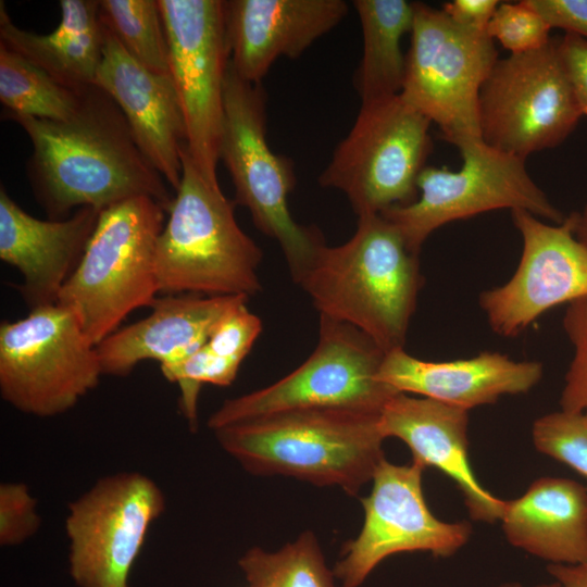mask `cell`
<instances>
[{"label":"cell","mask_w":587,"mask_h":587,"mask_svg":"<svg viewBox=\"0 0 587 587\" xmlns=\"http://www.w3.org/2000/svg\"><path fill=\"white\" fill-rule=\"evenodd\" d=\"M167 45L170 77L186 127V148L202 176L216 175L229 64L225 1L158 0Z\"/></svg>","instance_id":"cell-13"},{"label":"cell","mask_w":587,"mask_h":587,"mask_svg":"<svg viewBox=\"0 0 587 587\" xmlns=\"http://www.w3.org/2000/svg\"><path fill=\"white\" fill-rule=\"evenodd\" d=\"M158 484L139 472L99 478L68 504L70 572L79 587H129L151 524L165 510Z\"/></svg>","instance_id":"cell-14"},{"label":"cell","mask_w":587,"mask_h":587,"mask_svg":"<svg viewBox=\"0 0 587 587\" xmlns=\"http://www.w3.org/2000/svg\"><path fill=\"white\" fill-rule=\"evenodd\" d=\"M414 18L401 98L458 147L480 139L479 93L499 60L494 39L413 2Z\"/></svg>","instance_id":"cell-8"},{"label":"cell","mask_w":587,"mask_h":587,"mask_svg":"<svg viewBox=\"0 0 587 587\" xmlns=\"http://www.w3.org/2000/svg\"><path fill=\"white\" fill-rule=\"evenodd\" d=\"M165 209L152 198H132L101 211L95 232L58 302L97 346L135 310L159 297L155 248Z\"/></svg>","instance_id":"cell-5"},{"label":"cell","mask_w":587,"mask_h":587,"mask_svg":"<svg viewBox=\"0 0 587 587\" xmlns=\"http://www.w3.org/2000/svg\"><path fill=\"white\" fill-rule=\"evenodd\" d=\"M95 86L116 103L142 154L176 191L183 174L186 127L170 75L141 65L105 27Z\"/></svg>","instance_id":"cell-17"},{"label":"cell","mask_w":587,"mask_h":587,"mask_svg":"<svg viewBox=\"0 0 587 587\" xmlns=\"http://www.w3.org/2000/svg\"><path fill=\"white\" fill-rule=\"evenodd\" d=\"M499 4L498 0H453L445 3L441 10L459 25L487 30Z\"/></svg>","instance_id":"cell-36"},{"label":"cell","mask_w":587,"mask_h":587,"mask_svg":"<svg viewBox=\"0 0 587 587\" xmlns=\"http://www.w3.org/2000/svg\"><path fill=\"white\" fill-rule=\"evenodd\" d=\"M535 448L587 479V412L555 411L538 417L532 429Z\"/></svg>","instance_id":"cell-30"},{"label":"cell","mask_w":587,"mask_h":587,"mask_svg":"<svg viewBox=\"0 0 587 587\" xmlns=\"http://www.w3.org/2000/svg\"><path fill=\"white\" fill-rule=\"evenodd\" d=\"M542 377L537 361H514L495 351L470 359L425 361L404 348L386 352L378 378L399 392L415 394L466 411L501 396L526 394Z\"/></svg>","instance_id":"cell-22"},{"label":"cell","mask_w":587,"mask_h":587,"mask_svg":"<svg viewBox=\"0 0 587 587\" xmlns=\"http://www.w3.org/2000/svg\"><path fill=\"white\" fill-rule=\"evenodd\" d=\"M379 416L348 409H299L214 434L222 448L252 474L339 486L357 496L385 459Z\"/></svg>","instance_id":"cell-3"},{"label":"cell","mask_w":587,"mask_h":587,"mask_svg":"<svg viewBox=\"0 0 587 587\" xmlns=\"http://www.w3.org/2000/svg\"><path fill=\"white\" fill-rule=\"evenodd\" d=\"M101 210L85 207L64 220H39L0 188V260L22 275L18 291L35 309L58 302L78 266Z\"/></svg>","instance_id":"cell-18"},{"label":"cell","mask_w":587,"mask_h":587,"mask_svg":"<svg viewBox=\"0 0 587 587\" xmlns=\"http://www.w3.org/2000/svg\"><path fill=\"white\" fill-rule=\"evenodd\" d=\"M457 148L463 160L459 171L425 166L417 178V199L380 213L412 252L419 254L437 228L497 209L525 210L554 224L565 220L528 175L524 159L499 151L483 138Z\"/></svg>","instance_id":"cell-11"},{"label":"cell","mask_w":587,"mask_h":587,"mask_svg":"<svg viewBox=\"0 0 587 587\" xmlns=\"http://www.w3.org/2000/svg\"><path fill=\"white\" fill-rule=\"evenodd\" d=\"M363 37L355 73L361 104L400 95L405 76L402 37L411 33L413 2L405 0H354Z\"/></svg>","instance_id":"cell-25"},{"label":"cell","mask_w":587,"mask_h":587,"mask_svg":"<svg viewBox=\"0 0 587 587\" xmlns=\"http://www.w3.org/2000/svg\"><path fill=\"white\" fill-rule=\"evenodd\" d=\"M424 470L413 461L410 465L380 461L370 495L361 499L363 526L355 539L344 545L333 567L340 587H360L396 553L423 551L449 558L470 540L469 522H445L429 510L422 488Z\"/></svg>","instance_id":"cell-15"},{"label":"cell","mask_w":587,"mask_h":587,"mask_svg":"<svg viewBox=\"0 0 587 587\" xmlns=\"http://www.w3.org/2000/svg\"><path fill=\"white\" fill-rule=\"evenodd\" d=\"M80 97L82 91L66 88L0 43V101L5 108L4 115L65 121L78 110Z\"/></svg>","instance_id":"cell-27"},{"label":"cell","mask_w":587,"mask_h":587,"mask_svg":"<svg viewBox=\"0 0 587 587\" xmlns=\"http://www.w3.org/2000/svg\"><path fill=\"white\" fill-rule=\"evenodd\" d=\"M512 221L523 240L517 268L478 299L491 329L502 337L520 335L553 307L587 297V247L574 234V212L552 225L513 210Z\"/></svg>","instance_id":"cell-16"},{"label":"cell","mask_w":587,"mask_h":587,"mask_svg":"<svg viewBox=\"0 0 587 587\" xmlns=\"http://www.w3.org/2000/svg\"><path fill=\"white\" fill-rule=\"evenodd\" d=\"M37 502L27 485H0V545L17 546L33 537L40 527Z\"/></svg>","instance_id":"cell-33"},{"label":"cell","mask_w":587,"mask_h":587,"mask_svg":"<svg viewBox=\"0 0 587 587\" xmlns=\"http://www.w3.org/2000/svg\"><path fill=\"white\" fill-rule=\"evenodd\" d=\"M563 328L574 354L561 392V410L587 412V297L569 304Z\"/></svg>","instance_id":"cell-32"},{"label":"cell","mask_w":587,"mask_h":587,"mask_svg":"<svg viewBox=\"0 0 587 587\" xmlns=\"http://www.w3.org/2000/svg\"><path fill=\"white\" fill-rule=\"evenodd\" d=\"M33 143L28 177L49 220H64L85 207L104 210L149 197L168 212L174 196L138 148L116 103L91 86L82 91L76 113L65 121L4 115Z\"/></svg>","instance_id":"cell-1"},{"label":"cell","mask_w":587,"mask_h":587,"mask_svg":"<svg viewBox=\"0 0 587 587\" xmlns=\"http://www.w3.org/2000/svg\"><path fill=\"white\" fill-rule=\"evenodd\" d=\"M553 28L587 40V0H527Z\"/></svg>","instance_id":"cell-34"},{"label":"cell","mask_w":587,"mask_h":587,"mask_svg":"<svg viewBox=\"0 0 587 587\" xmlns=\"http://www.w3.org/2000/svg\"><path fill=\"white\" fill-rule=\"evenodd\" d=\"M248 300L245 296H159L149 315L96 346L103 375L126 376L141 361L155 360L166 376L205 344L227 313Z\"/></svg>","instance_id":"cell-19"},{"label":"cell","mask_w":587,"mask_h":587,"mask_svg":"<svg viewBox=\"0 0 587 587\" xmlns=\"http://www.w3.org/2000/svg\"><path fill=\"white\" fill-rule=\"evenodd\" d=\"M103 375L96 346L59 303L0 325V394L16 410L50 417L67 412Z\"/></svg>","instance_id":"cell-10"},{"label":"cell","mask_w":587,"mask_h":587,"mask_svg":"<svg viewBox=\"0 0 587 587\" xmlns=\"http://www.w3.org/2000/svg\"><path fill=\"white\" fill-rule=\"evenodd\" d=\"M262 332L259 316L242 302L227 313L208 340L164 376L180 389V410L191 430L198 427V397L203 384L229 386Z\"/></svg>","instance_id":"cell-26"},{"label":"cell","mask_w":587,"mask_h":587,"mask_svg":"<svg viewBox=\"0 0 587 587\" xmlns=\"http://www.w3.org/2000/svg\"><path fill=\"white\" fill-rule=\"evenodd\" d=\"M507 540L554 564L587 562V488L563 477H540L501 515Z\"/></svg>","instance_id":"cell-23"},{"label":"cell","mask_w":587,"mask_h":587,"mask_svg":"<svg viewBox=\"0 0 587 587\" xmlns=\"http://www.w3.org/2000/svg\"><path fill=\"white\" fill-rule=\"evenodd\" d=\"M547 571L553 580L534 587H587V562L578 564L549 563Z\"/></svg>","instance_id":"cell-37"},{"label":"cell","mask_w":587,"mask_h":587,"mask_svg":"<svg viewBox=\"0 0 587 587\" xmlns=\"http://www.w3.org/2000/svg\"><path fill=\"white\" fill-rule=\"evenodd\" d=\"M183 174L158 238L161 295L245 296L261 291L260 247L238 225L235 202L209 183L182 148Z\"/></svg>","instance_id":"cell-4"},{"label":"cell","mask_w":587,"mask_h":587,"mask_svg":"<svg viewBox=\"0 0 587 587\" xmlns=\"http://www.w3.org/2000/svg\"><path fill=\"white\" fill-rule=\"evenodd\" d=\"M220 160L235 187V203L254 226L275 239L296 282L325 245L319 229L297 223L288 208L296 185L292 161L272 151L266 139V96L261 84L240 78L230 62L224 85Z\"/></svg>","instance_id":"cell-6"},{"label":"cell","mask_w":587,"mask_h":587,"mask_svg":"<svg viewBox=\"0 0 587 587\" xmlns=\"http://www.w3.org/2000/svg\"><path fill=\"white\" fill-rule=\"evenodd\" d=\"M385 438L396 437L411 450L413 462L433 466L454 482L473 521H500L505 500L475 476L469 457V411L428 398L399 392L379 416Z\"/></svg>","instance_id":"cell-21"},{"label":"cell","mask_w":587,"mask_h":587,"mask_svg":"<svg viewBox=\"0 0 587 587\" xmlns=\"http://www.w3.org/2000/svg\"><path fill=\"white\" fill-rule=\"evenodd\" d=\"M61 21L47 34L17 27L0 2V43L17 52L66 88L80 92L95 85L102 60L105 26L100 1L61 0Z\"/></svg>","instance_id":"cell-24"},{"label":"cell","mask_w":587,"mask_h":587,"mask_svg":"<svg viewBox=\"0 0 587 587\" xmlns=\"http://www.w3.org/2000/svg\"><path fill=\"white\" fill-rule=\"evenodd\" d=\"M584 116L557 37L538 50L499 59L479 93L483 140L524 160L561 145Z\"/></svg>","instance_id":"cell-12"},{"label":"cell","mask_w":587,"mask_h":587,"mask_svg":"<svg viewBox=\"0 0 587 587\" xmlns=\"http://www.w3.org/2000/svg\"><path fill=\"white\" fill-rule=\"evenodd\" d=\"M347 13L344 0L225 1L230 65L240 78L261 84L278 58L300 57Z\"/></svg>","instance_id":"cell-20"},{"label":"cell","mask_w":587,"mask_h":587,"mask_svg":"<svg viewBox=\"0 0 587 587\" xmlns=\"http://www.w3.org/2000/svg\"><path fill=\"white\" fill-rule=\"evenodd\" d=\"M104 26L148 70L170 75L168 45L158 0H100Z\"/></svg>","instance_id":"cell-29"},{"label":"cell","mask_w":587,"mask_h":587,"mask_svg":"<svg viewBox=\"0 0 587 587\" xmlns=\"http://www.w3.org/2000/svg\"><path fill=\"white\" fill-rule=\"evenodd\" d=\"M550 30L551 27L527 0L500 2L487 26L488 35L511 54L545 47L551 39Z\"/></svg>","instance_id":"cell-31"},{"label":"cell","mask_w":587,"mask_h":587,"mask_svg":"<svg viewBox=\"0 0 587 587\" xmlns=\"http://www.w3.org/2000/svg\"><path fill=\"white\" fill-rule=\"evenodd\" d=\"M574 234L576 238L587 247V203L579 212H574Z\"/></svg>","instance_id":"cell-38"},{"label":"cell","mask_w":587,"mask_h":587,"mask_svg":"<svg viewBox=\"0 0 587 587\" xmlns=\"http://www.w3.org/2000/svg\"><path fill=\"white\" fill-rule=\"evenodd\" d=\"M250 587H335V576L325 563L312 532L276 552L251 548L239 559Z\"/></svg>","instance_id":"cell-28"},{"label":"cell","mask_w":587,"mask_h":587,"mask_svg":"<svg viewBox=\"0 0 587 587\" xmlns=\"http://www.w3.org/2000/svg\"><path fill=\"white\" fill-rule=\"evenodd\" d=\"M386 352L358 328L320 315L311 355L274 384L228 399L210 416L217 430L273 413L299 409H348L380 414L399 391L378 372Z\"/></svg>","instance_id":"cell-7"},{"label":"cell","mask_w":587,"mask_h":587,"mask_svg":"<svg viewBox=\"0 0 587 587\" xmlns=\"http://www.w3.org/2000/svg\"><path fill=\"white\" fill-rule=\"evenodd\" d=\"M295 283L320 315L358 328L388 352L404 347L423 276L419 254L374 214L358 217L345 243L323 245Z\"/></svg>","instance_id":"cell-2"},{"label":"cell","mask_w":587,"mask_h":587,"mask_svg":"<svg viewBox=\"0 0 587 587\" xmlns=\"http://www.w3.org/2000/svg\"><path fill=\"white\" fill-rule=\"evenodd\" d=\"M430 124L400 95L361 104L319 176L320 185L344 192L358 217L411 204L433 149Z\"/></svg>","instance_id":"cell-9"},{"label":"cell","mask_w":587,"mask_h":587,"mask_svg":"<svg viewBox=\"0 0 587 587\" xmlns=\"http://www.w3.org/2000/svg\"><path fill=\"white\" fill-rule=\"evenodd\" d=\"M558 48L574 86L576 96L582 105V109L587 115V40L574 35L565 33L561 37H557Z\"/></svg>","instance_id":"cell-35"},{"label":"cell","mask_w":587,"mask_h":587,"mask_svg":"<svg viewBox=\"0 0 587 587\" xmlns=\"http://www.w3.org/2000/svg\"><path fill=\"white\" fill-rule=\"evenodd\" d=\"M496 587H524V586L516 582H507V583H501L500 585Z\"/></svg>","instance_id":"cell-39"}]
</instances>
